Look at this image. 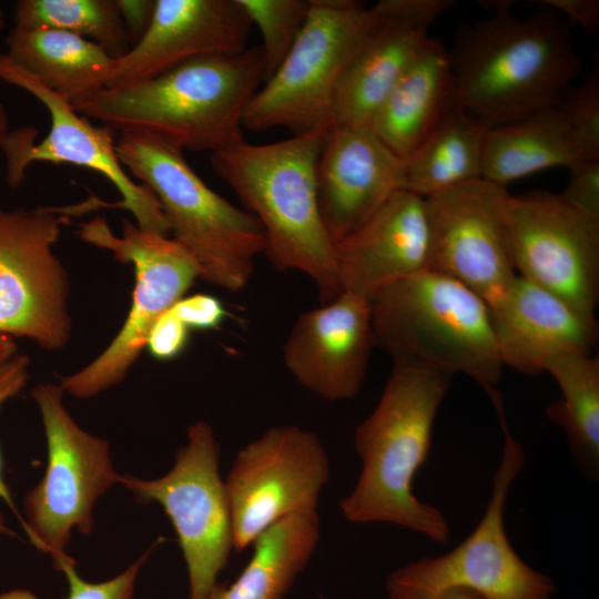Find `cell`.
Listing matches in <instances>:
<instances>
[{"label":"cell","instance_id":"cell-16","mask_svg":"<svg viewBox=\"0 0 599 599\" xmlns=\"http://www.w3.org/2000/svg\"><path fill=\"white\" fill-rule=\"evenodd\" d=\"M507 186L477 179L425 199L427 268L476 292L490 305L517 275L508 222Z\"/></svg>","mask_w":599,"mask_h":599},{"label":"cell","instance_id":"cell-44","mask_svg":"<svg viewBox=\"0 0 599 599\" xmlns=\"http://www.w3.org/2000/svg\"><path fill=\"white\" fill-rule=\"evenodd\" d=\"M0 535L14 536V532L7 526L1 510H0Z\"/></svg>","mask_w":599,"mask_h":599},{"label":"cell","instance_id":"cell-30","mask_svg":"<svg viewBox=\"0 0 599 599\" xmlns=\"http://www.w3.org/2000/svg\"><path fill=\"white\" fill-rule=\"evenodd\" d=\"M262 34L265 80L281 65L306 21L309 0H238Z\"/></svg>","mask_w":599,"mask_h":599},{"label":"cell","instance_id":"cell-45","mask_svg":"<svg viewBox=\"0 0 599 599\" xmlns=\"http://www.w3.org/2000/svg\"><path fill=\"white\" fill-rule=\"evenodd\" d=\"M3 24H4L3 13H2V11L0 10V29L3 27Z\"/></svg>","mask_w":599,"mask_h":599},{"label":"cell","instance_id":"cell-9","mask_svg":"<svg viewBox=\"0 0 599 599\" xmlns=\"http://www.w3.org/2000/svg\"><path fill=\"white\" fill-rule=\"evenodd\" d=\"M373 19L355 0H309L295 43L250 101L243 128H285L293 135L332 125L337 81Z\"/></svg>","mask_w":599,"mask_h":599},{"label":"cell","instance_id":"cell-3","mask_svg":"<svg viewBox=\"0 0 599 599\" xmlns=\"http://www.w3.org/2000/svg\"><path fill=\"white\" fill-rule=\"evenodd\" d=\"M450 385L451 375L393 361L377 405L355 432L362 469L354 489L341 501L348 521L393 524L448 542L445 515L417 498L413 481L427 461L434 422Z\"/></svg>","mask_w":599,"mask_h":599},{"label":"cell","instance_id":"cell-34","mask_svg":"<svg viewBox=\"0 0 599 599\" xmlns=\"http://www.w3.org/2000/svg\"><path fill=\"white\" fill-rule=\"evenodd\" d=\"M189 329L169 309L151 327L145 348L159 361H171L186 347Z\"/></svg>","mask_w":599,"mask_h":599},{"label":"cell","instance_id":"cell-32","mask_svg":"<svg viewBox=\"0 0 599 599\" xmlns=\"http://www.w3.org/2000/svg\"><path fill=\"white\" fill-rule=\"evenodd\" d=\"M153 547L149 548L119 575L101 582H90L83 579L77 570L74 559L68 555L54 566L64 575L68 582L67 599H134L139 573Z\"/></svg>","mask_w":599,"mask_h":599},{"label":"cell","instance_id":"cell-13","mask_svg":"<svg viewBox=\"0 0 599 599\" xmlns=\"http://www.w3.org/2000/svg\"><path fill=\"white\" fill-rule=\"evenodd\" d=\"M329 460L318 436L296 425L275 426L236 455L225 483L233 549L242 551L278 520L318 514Z\"/></svg>","mask_w":599,"mask_h":599},{"label":"cell","instance_id":"cell-11","mask_svg":"<svg viewBox=\"0 0 599 599\" xmlns=\"http://www.w3.org/2000/svg\"><path fill=\"white\" fill-rule=\"evenodd\" d=\"M219 464L213 428L197 422L189 427L187 441L165 475L153 479L122 475L120 480L136 500L155 502L169 516L187 569V599L209 596L233 549L231 509Z\"/></svg>","mask_w":599,"mask_h":599},{"label":"cell","instance_id":"cell-10","mask_svg":"<svg viewBox=\"0 0 599 599\" xmlns=\"http://www.w3.org/2000/svg\"><path fill=\"white\" fill-rule=\"evenodd\" d=\"M79 236L108 250L122 263L134 267L132 304L123 326L91 363L61 379L64 393L88 399L120 384L146 346L156 319L184 297L200 277V267L190 252L173 237L123 221L122 236L106 221L95 217L81 224Z\"/></svg>","mask_w":599,"mask_h":599},{"label":"cell","instance_id":"cell-41","mask_svg":"<svg viewBox=\"0 0 599 599\" xmlns=\"http://www.w3.org/2000/svg\"><path fill=\"white\" fill-rule=\"evenodd\" d=\"M478 3L479 6L494 11L495 14H505V13H510V8L512 6L511 3L514 2L507 1V0L506 1L495 0V1H478Z\"/></svg>","mask_w":599,"mask_h":599},{"label":"cell","instance_id":"cell-42","mask_svg":"<svg viewBox=\"0 0 599 599\" xmlns=\"http://www.w3.org/2000/svg\"><path fill=\"white\" fill-rule=\"evenodd\" d=\"M0 599H38L31 592L24 590H14L0 595Z\"/></svg>","mask_w":599,"mask_h":599},{"label":"cell","instance_id":"cell-27","mask_svg":"<svg viewBox=\"0 0 599 599\" xmlns=\"http://www.w3.org/2000/svg\"><path fill=\"white\" fill-rule=\"evenodd\" d=\"M488 128L459 108L451 110L403 160V190L426 197L483 177Z\"/></svg>","mask_w":599,"mask_h":599},{"label":"cell","instance_id":"cell-12","mask_svg":"<svg viewBox=\"0 0 599 599\" xmlns=\"http://www.w3.org/2000/svg\"><path fill=\"white\" fill-rule=\"evenodd\" d=\"M0 79L33 95L50 115L49 133L39 143L34 128H20L4 136L0 149L12 189L22 183L28 166L38 161L87 167L115 186L121 195L118 205L133 215L138 226L169 236L170 225L156 196L134 182L122 166L115 150V130L93 125L75 112L70 99L17 65L6 53L0 54Z\"/></svg>","mask_w":599,"mask_h":599},{"label":"cell","instance_id":"cell-31","mask_svg":"<svg viewBox=\"0 0 599 599\" xmlns=\"http://www.w3.org/2000/svg\"><path fill=\"white\" fill-rule=\"evenodd\" d=\"M585 154L599 160V65L593 64L583 81L570 87L556 104Z\"/></svg>","mask_w":599,"mask_h":599},{"label":"cell","instance_id":"cell-39","mask_svg":"<svg viewBox=\"0 0 599 599\" xmlns=\"http://www.w3.org/2000/svg\"><path fill=\"white\" fill-rule=\"evenodd\" d=\"M386 591L389 599H481L476 593L460 588L448 589L430 598L394 589Z\"/></svg>","mask_w":599,"mask_h":599},{"label":"cell","instance_id":"cell-15","mask_svg":"<svg viewBox=\"0 0 599 599\" xmlns=\"http://www.w3.org/2000/svg\"><path fill=\"white\" fill-rule=\"evenodd\" d=\"M512 258L519 275L588 318L599 300V217L560 194L531 191L507 203Z\"/></svg>","mask_w":599,"mask_h":599},{"label":"cell","instance_id":"cell-2","mask_svg":"<svg viewBox=\"0 0 599 599\" xmlns=\"http://www.w3.org/2000/svg\"><path fill=\"white\" fill-rule=\"evenodd\" d=\"M265 80L261 47L205 54L154 77L71 100L75 112L115 131H145L211 153L243 141L245 110Z\"/></svg>","mask_w":599,"mask_h":599},{"label":"cell","instance_id":"cell-8","mask_svg":"<svg viewBox=\"0 0 599 599\" xmlns=\"http://www.w3.org/2000/svg\"><path fill=\"white\" fill-rule=\"evenodd\" d=\"M47 443L42 478L24 498L22 527L30 542L55 566L68 556L73 530L89 535L94 506L121 476L110 443L82 429L63 404L60 384L41 383L31 392Z\"/></svg>","mask_w":599,"mask_h":599},{"label":"cell","instance_id":"cell-6","mask_svg":"<svg viewBox=\"0 0 599 599\" xmlns=\"http://www.w3.org/2000/svg\"><path fill=\"white\" fill-rule=\"evenodd\" d=\"M375 346L393 361L460 373L487 393L502 374L488 304L445 274L425 268L394 282L370 302Z\"/></svg>","mask_w":599,"mask_h":599},{"label":"cell","instance_id":"cell-17","mask_svg":"<svg viewBox=\"0 0 599 599\" xmlns=\"http://www.w3.org/2000/svg\"><path fill=\"white\" fill-rule=\"evenodd\" d=\"M451 0H380L337 81L332 124L369 126L398 81L423 52L428 30Z\"/></svg>","mask_w":599,"mask_h":599},{"label":"cell","instance_id":"cell-43","mask_svg":"<svg viewBox=\"0 0 599 599\" xmlns=\"http://www.w3.org/2000/svg\"><path fill=\"white\" fill-rule=\"evenodd\" d=\"M8 132L9 130L7 111L4 106L0 103V146Z\"/></svg>","mask_w":599,"mask_h":599},{"label":"cell","instance_id":"cell-14","mask_svg":"<svg viewBox=\"0 0 599 599\" xmlns=\"http://www.w3.org/2000/svg\"><path fill=\"white\" fill-rule=\"evenodd\" d=\"M58 210H0V333L58 351L72 329L67 270L53 252Z\"/></svg>","mask_w":599,"mask_h":599},{"label":"cell","instance_id":"cell-36","mask_svg":"<svg viewBox=\"0 0 599 599\" xmlns=\"http://www.w3.org/2000/svg\"><path fill=\"white\" fill-rule=\"evenodd\" d=\"M30 358L26 354L17 353L11 358L0 364V408L2 405L14 397L24 387L29 377ZM0 500L16 512L17 517L23 522L22 516L18 512L12 496L2 476V463L0 455Z\"/></svg>","mask_w":599,"mask_h":599},{"label":"cell","instance_id":"cell-38","mask_svg":"<svg viewBox=\"0 0 599 599\" xmlns=\"http://www.w3.org/2000/svg\"><path fill=\"white\" fill-rule=\"evenodd\" d=\"M539 2L558 13H565L572 22L589 33L596 32L599 26L598 0H541Z\"/></svg>","mask_w":599,"mask_h":599},{"label":"cell","instance_id":"cell-25","mask_svg":"<svg viewBox=\"0 0 599 599\" xmlns=\"http://www.w3.org/2000/svg\"><path fill=\"white\" fill-rule=\"evenodd\" d=\"M589 159L556 105L486 135L483 179L507 186L514 180L552 166L569 167Z\"/></svg>","mask_w":599,"mask_h":599},{"label":"cell","instance_id":"cell-23","mask_svg":"<svg viewBox=\"0 0 599 599\" xmlns=\"http://www.w3.org/2000/svg\"><path fill=\"white\" fill-rule=\"evenodd\" d=\"M456 106L447 49L430 38L383 101L368 128L397 156L405 159Z\"/></svg>","mask_w":599,"mask_h":599},{"label":"cell","instance_id":"cell-35","mask_svg":"<svg viewBox=\"0 0 599 599\" xmlns=\"http://www.w3.org/2000/svg\"><path fill=\"white\" fill-rule=\"evenodd\" d=\"M171 312L189 328L211 329L217 327L225 317L222 303L207 294L182 297Z\"/></svg>","mask_w":599,"mask_h":599},{"label":"cell","instance_id":"cell-28","mask_svg":"<svg viewBox=\"0 0 599 599\" xmlns=\"http://www.w3.org/2000/svg\"><path fill=\"white\" fill-rule=\"evenodd\" d=\"M556 379L562 397L547 408L560 426L585 476H599V358L585 354H559L544 365Z\"/></svg>","mask_w":599,"mask_h":599},{"label":"cell","instance_id":"cell-40","mask_svg":"<svg viewBox=\"0 0 599 599\" xmlns=\"http://www.w3.org/2000/svg\"><path fill=\"white\" fill-rule=\"evenodd\" d=\"M17 349L12 337L0 333V364L14 356Z\"/></svg>","mask_w":599,"mask_h":599},{"label":"cell","instance_id":"cell-18","mask_svg":"<svg viewBox=\"0 0 599 599\" xmlns=\"http://www.w3.org/2000/svg\"><path fill=\"white\" fill-rule=\"evenodd\" d=\"M374 346L370 303L343 292L298 315L283 345V361L304 388L341 402L359 393Z\"/></svg>","mask_w":599,"mask_h":599},{"label":"cell","instance_id":"cell-33","mask_svg":"<svg viewBox=\"0 0 599 599\" xmlns=\"http://www.w3.org/2000/svg\"><path fill=\"white\" fill-rule=\"evenodd\" d=\"M560 196L570 205L599 217V160L582 159L569 167Z\"/></svg>","mask_w":599,"mask_h":599},{"label":"cell","instance_id":"cell-4","mask_svg":"<svg viewBox=\"0 0 599 599\" xmlns=\"http://www.w3.org/2000/svg\"><path fill=\"white\" fill-rule=\"evenodd\" d=\"M328 128L267 144L243 140L210 158L216 175L262 225L271 264L309 277L322 304L343 293L316 186V162Z\"/></svg>","mask_w":599,"mask_h":599},{"label":"cell","instance_id":"cell-21","mask_svg":"<svg viewBox=\"0 0 599 599\" xmlns=\"http://www.w3.org/2000/svg\"><path fill=\"white\" fill-rule=\"evenodd\" d=\"M428 252L425 199L398 190L335 244L342 291L370 303L388 285L427 268Z\"/></svg>","mask_w":599,"mask_h":599},{"label":"cell","instance_id":"cell-37","mask_svg":"<svg viewBox=\"0 0 599 599\" xmlns=\"http://www.w3.org/2000/svg\"><path fill=\"white\" fill-rule=\"evenodd\" d=\"M115 2L132 48L150 27L155 0H115Z\"/></svg>","mask_w":599,"mask_h":599},{"label":"cell","instance_id":"cell-5","mask_svg":"<svg viewBox=\"0 0 599 599\" xmlns=\"http://www.w3.org/2000/svg\"><path fill=\"white\" fill-rule=\"evenodd\" d=\"M122 166L156 196L173 238L200 267V277L229 292L251 281L266 241L257 219L214 192L187 163L183 150L156 134L121 131Z\"/></svg>","mask_w":599,"mask_h":599},{"label":"cell","instance_id":"cell-19","mask_svg":"<svg viewBox=\"0 0 599 599\" xmlns=\"http://www.w3.org/2000/svg\"><path fill=\"white\" fill-rule=\"evenodd\" d=\"M403 160L363 125L332 124L316 162L319 212L334 244L402 187Z\"/></svg>","mask_w":599,"mask_h":599},{"label":"cell","instance_id":"cell-7","mask_svg":"<svg viewBox=\"0 0 599 599\" xmlns=\"http://www.w3.org/2000/svg\"><path fill=\"white\" fill-rule=\"evenodd\" d=\"M490 399L502 430L504 446L481 519L453 550L413 560L393 570L386 589L429 598L453 588L471 591L481 599H551L555 595L552 579L526 564L507 536L506 502L526 456L508 427L501 394Z\"/></svg>","mask_w":599,"mask_h":599},{"label":"cell","instance_id":"cell-29","mask_svg":"<svg viewBox=\"0 0 599 599\" xmlns=\"http://www.w3.org/2000/svg\"><path fill=\"white\" fill-rule=\"evenodd\" d=\"M16 27H48L89 39L113 59L131 49L115 0H19Z\"/></svg>","mask_w":599,"mask_h":599},{"label":"cell","instance_id":"cell-1","mask_svg":"<svg viewBox=\"0 0 599 599\" xmlns=\"http://www.w3.org/2000/svg\"><path fill=\"white\" fill-rule=\"evenodd\" d=\"M539 3L525 18L510 12L460 26L447 50L457 108L488 129L556 105L581 73L565 20Z\"/></svg>","mask_w":599,"mask_h":599},{"label":"cell","instance_id":"cell-22","mask_svg":"<svg viewBox=\"0 0 599 599\" xmlns=\"http://www.w3.org/2000/svg\"><path fill=\"white\" fill-rule=\"evenodd\" d=\"M488 307L501 363L518 372H544L546 361L559 354L591 355L597 344L596 318L519 274Z\"/></svg>","mask_w":599,"mask_h":599},{"label":"cell","instance_id":"cell-26","mask_svg":"<svg viewBox=\"0 0 599 599\" xmlns=\"http://www.w3.org/2000/svg\"><path fill=\"white\" fill-rule=\"evenodd\" d=\"M318 514L287 516L252 544L253 552L237 578L219 583L205 599H284L319 541Z\"/></svg>","mask_w":599,"mask_h":599},{"label":"cell","instance_id":"cell-20","mask_svg":"<svg viewBox=\"0 0 599 599\" xmlns=\"http://www.w3.org/2000/svg\"><path fill=\"white\" fill-rule=\"evenodd\" d=\"M251 24L238 0H155L148 31L113 60L104 88L154 77L195 57L241 53Z\"/></svg>","mask_w":599,"mask_h":599},{"label":"cell","instance_id":"cell-24","mask_svg":"<svg viewBox=\"0 0 599 599\" xmlns=\"http://www.w3.org/2000/svg\"><path fill=\"white\" fill-rule=\"evenodd\" d=\"M6 53L53 91L73 100L105 87L113 59L93 41L48 27H16Z\"/></svg>","mask_w":599,"mask_h":599}]
</instances>
